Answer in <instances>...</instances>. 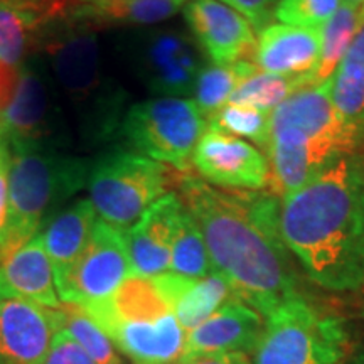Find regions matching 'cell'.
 Returning <instances> with one entry per match:
<instances>
[{"mask_svg":"<svg viewBox=\"0 0 364 364\" xmlns=\"http://www.w3.org/2000/svg\"><path fill=\"white\" fill-rule=\"evenodd\" d=\"M176 188L201 230L213 267L236 299L267 317L299 295L280 231V198L267 191L218 189L191 172H182Z\"/></svg>","mask_w":364,"mask_h":364,"instance_id":"cell-1","label":"cell"},{"mask_svg":"<svg viewBox=\"0 0 364 364\" xmlns=\"http://www.w3.org/2000/svg\"><path fill=\"white\" fill-rule=\"evenodd\" d=\"M287 250L314 284L334 292L364 285V150L349 154L282 199Z\"/></svg>","mask_w":364,"mask_h":364,"instance_id":"cell-2","label":"cell"},{"mask_svg":"<svg viewBox=\"0 0 364 364\" xmlns=\"http://www.w3.org/2000/svg\"><path fill=\"white\" fill-rule=\"evenodd\" d=\"M361 136L341 117L331 98V80L295 91L270 115L268 184L284 199L324 172L338 159L361 150Z\"/></svg>","mask_w":364,"mask_h":364,"instance_id":"cell-3","label":"cell"},{"mask_svg":"<svg viewBox=\"0 0 364 364\" xmlns=\"http://www.w3.org/2000/svg\"><path fill=\"white\" fill-rule=\"evenodd\" d=\"M38 46L58 93L61 91L75 108L85 139L100 144L118 134L127 95L107 78L93 27L71 16L46 27Z\"/></svg>","mask_w":364,"mask_h":364,"instance_id":"cell-4","label":"cell"},{"mask_svg":"<svg viewBox=\"0 0 364 364\" xmlns=\"http://www.w3.org/2000/svg\"><path fill=\"white\" fill-rule=\"evenodd\" d=\"M91 161L63 150H31L7 161L9 233L0 263L38 235L68 199L88 186Z\"/></svg>","mask_w":364,"mask_h":364,"instance_id":"cell-5","label":"cell"},{"mask_svg":"<svg viewBox=\"0 0 364 364\" xmlns=\"http://www.w3.org/2000/svg\"><path fill=\"white\" fill-rule=\"evenodd\" d=\"M181 174L132 150H108L91 161L90 201L100 220L127 231L177 186Z\"/></svg>","mask_w":364,"mask_h":364,"instance_id":"cell-6","label":"cell"},{"mask_svg":"<svg viewBox=\"0 0 364 364\" xmlns=\"http://www.w3.org/2000/svg\"><path fill=\"white\" fill-rule=\"evenodd\" d=\"M70 130L59 93L43 59L19 66L11 102L0 112V161L31 150H61Z\"/></svg>","mask_w":364,"mask_h":364,"instance_id":"cell-7","label":"cell"},{"mask_svg":"<svg viewBox=\"0 0 364 364\" xmlns=\"http://www.w3.org/2000/svg\"><path fill=\"white\" fill-rule=\"evenodd\" d=\"M346 343L339 318L317 312L295 295L265 317L252 364H339Z\"/></svg>","mask_w":364,"mask_h":364,"instance_id":"cell-8","label":"cell"},{"mask_svg":"<svg viewBox=\"0 0 364 364\" xmlns=\"http://www.w3.org/2000/svg\"><path fill=\"white\" fill-rule=\"evenodd\" d=\"M206 127L193 98L156 97L132 105L118 134L132 152L191 172V159Z\"/></svg>","mask_w":364,"mask_h":364,"instance_id":"cell-9","label":"cell"},{"mask_svg":"<svg viewBox=\"0 0 364 364\" xmlns=\"http://www.w3.org/2000/svg\"><path fill=\"white\" fill-rule=\"evenodd\" d=\"M127 51L135 76L156 97L188 98L206 65L193 36L179 29L136 34Z\"/></svg>","mask_w":364,"mask_h":364,"instance_id":"cell-10","label":"cell"},{"mask_svg":"<svg viewBox=\"0 0 364 364\" xmlns=\"http://www.w3.org/2000/svg\"><path fill=\"white\" fill-rule=\"evenodd\" d=\"M130 275L134 268L125 231L98 218L85 252L56 289L58 297L61 304L88 306L110 297Z\"/></svg>","mask_w":364,"mask_h":364,"instance_id":"cell-11","label":"cell"},{"mask_svg":"<svg viewBox=\"0 0 364 364\" xmlns=\"http://www.w3.org/2000/svg\"><path fill=\"white\" fill-rule=\"evenodd\" d=\"M191 164L204 181L228 191H262L270 174L262 150L238 136L213 130L204 132Z\"/></svg>","mask_w":364,"mask_h":364,"instance_id":"cell-12","label":"cell"},{"mask_svg":"<svg viewBox=\"0 0 364 364\" xmlns=\"http://www.w3.org/2000/svg\"><path fill=\"white\" fill-rule=\"evenodd\" d=\"M182 12L191 36L211 63L220 66L255 63V29L233 7L220 0H189Z\"/></svg>","mask_w":364,"mask_h":364,"instance_id":"cell-13","label":"cell"},{"mask_svg":"<svg viewBox=\"0 0 364 364\" xmlns=\"http://www.w3.org/2000/svg\"><path fill=\"white\" fill-rule=\"evenodd\" d=\"M59 331L56 311L24 299L0 302V364H44Z\"/></svg>","mask_w":364,"mask_h":364,"instance_id":"cell-14","label":"cell"},{"mask_svg":"<svg viewBox=\"0 0 364 364\" xmlns=\"http://www.w3.org/2000/svg\"><path fill=\"white\" fill-rule=\"evenodd\" d=\"M181 196L167 193L125 231L127 250L135 275L156 277L171 270V253L182 213Z\"/></svg>","mask_w":364,"mask_h":364,"instance_id":"cell-15","label":"cell"},{"mask_svg":"<svg viewBox=\"0 0 364 364\" xmlns=\"http://www.w3.org/2000/svg\"><path fill=\"white\" fill-rule=\"evenodd\" d=\"M263 324L262 314L248 304L236 297L228 300L203 324L188 332L182 358L209 353H253Z\"/></svg>","mask_w":364,"mask_h":364,"instance_id":"cell-16","label":"cell"},{"mask_svg":"<svg viewBox=\"0 0 364 364\" xmlns=\"http://www.w3.org/2000/svg\"><path fill=\"white\" fill-rule=\"evenodd\" d=\"M321 54V29H302L285 24H268L260 31L255 49L258 70L272 75L306 78L311 76Z\"/></svg>","mask_w":364,"mask_h":364,"instance_id":"cell-17","label":"cell"},{"mask_svg":"<svg viewBox=\"0 0 364 364\" xmlns=\"http://www.w3.org/2000/svg\"><path fill=\"white\" fill-rule=\"evenodd\" d=\"M107 334L122 322H150L172 312V304L156 277L130 275L110 297L80 306Z\"/></svg>","mask_w":364,"mask_h":364,"instance_id":"cell-18","label":"cell"},{"mask_svg":"<svg viewBox=\"0 0 364 364\" xmlns=\"http://www.w3.org/2000/svg\"><path fill=\"white\" fill-rule=\"evenodd\" d=\"M12 299L31 300L49 309L61 306L51 260L39 235L0 263V302Z\"/></svg>","mask_w":364,"mask_h":364,"instance_id":"cell-19","label":"cell"},{"mask_svg":"<svg viewBox=\"0 0 364 364\" xmlns=\"http://www.w3.org/2000/svg\"><path fill=\"white\" fill-rule=\"evenodd\" d=\"M107 336L132 364H177L188 334L174 314H167L150 322H122Z\"/></svg>","mask_w":364,"mask_h":364,"instance_id":"cell-20","label":"cell"},{"mask_svg":"<svg viewBox=\"0 0 364 364\" xmlns=\"http://www.w3.org/2000/svg\"><path fill=\"white\" fill-rule=\"evenodd\" d=\"M98 215L90 199L71 204L41 226L38 235L51 260L56 289L90 243Z\"/></svg>","mask_w":364,"mask_h":364,"instance_id":"cell-21","label":"cell"},{"mask_svg":"<svg viewBox=\"0 0 364 364\" xmlns=\"http://www.w3.org/2000/svg\"><path fill=\"white\" fill-rule=\"evenodd\" d=\"M189 0H110L78 4L73 17L91 27L152 26L184 11Z\"/></svg>","mask_w":364,"mask_h":364,"instance_id":"cell-22","label":"cell"},{"mask_svg":"<svg viewBox=\"0 0 364 364\" xmlns=\"http://www.w3.org/2000/svg\"><path fill=\"white\" fill-rule=\"evenodd\" d=\"M331 98L341 117L358 130L364 150V24L332 76Z\"/></svg>","mask_w":364,"mask_h":364,"instance_id":"cell-23","label":"cell"},{"mask_svg":"<svg viewBox=\"0 0 364 364\" xmlns=\"http://www.w3.org/2000/svg\"><path fill=\"white\" fill-rule=\"evenodd\" d=\"M363 24L361 7L343 4L321 27V54L311 76V86H321L332 80Z\"/></svg>","mask_w":364,"mask_h":364,"instance_id":"cell-24","label":"cell"},{"mask_svg":"<svg viewBox=\"0 0 364 364\" xmlns=\"http://www.w3.org/2000/svg\"><path fill=\"white\" fill-rule=\"evenodd\" d=\"M46 24L38 14L14 0H0V63L19 68L39 43Z\"/></svg>","mask_w":364,"mask_h":364,"instance_id":"cell-25","label":"cell"},{"mask_svg":"<svg viewBox=\"0 0 364 364\" xmlns=\"http://www.w3.org/2000/svg\"><path fill=\"white\" fill-rule=\"evenodd\" d=\"M231 299H235L233 289L225 277L215 270L203 279L191 282L176 302L174 316L188 334Z\"/></svg>","mask_w":364,"mask_h":364,"instance_id":"cell-26","label":"cell"},{"mask_svg":"<svg viewBox=\"0 0 364 364\" xmlns=\"http://www.w3.org/2000/svg\"><path fill=\"white\" fill-rule=\"evenodd\" d=\"M255 71H258V66L253 61H238L228 66L206 63L199 71L193 91V100L203 117L208 120L209 117L220 112L230 102V97L240 81Z\"/></svg>","mask_w":364,"mask_h":364,"instance_id":"cell-27","label":"cell"},{"mask_svg":"<svg viewBox=\"0 0 364 364\" xmlns=\"http://www.w3.org/2000/svg\"><path fill=\"white\" fill-rule=\"evenodd\" d=\"M307 86L309 81L306 78L255 71L240 81L228 103L270 113L287 98L292 97L295 91Z\"/></svg>","mask_w":364,"mask_h":364,"instance_id":"cell-28","label":"cell"},{"mask_svg":"<svg viewBox=\"0 0 364 364\" xmlns=\"http://www.w3.org/2000/svg\"><path fill=\"white\" fill-rule=\"evenodd\" d=\"M59 331H65L97 364H124L113 341L97 322L76 304H61L54 309Z\"/></svg>","mask_w":364,"mask_h":364,"instance_id":"cell-29","label":"cell"},{"mask_svg":"<svg viewBox=\"0 0 364 364\" xmlns=\"http://www.w3.org/2000/svg\"><path fill=\"white\" fill-rule=\"evenodd\" d=\"M169 272L188 277V279H203L215 272L206 241L188 208L182 213L174 243H172Z\"/></svg>","mask_w":364,"mask_h":364,"instance_id":"cell-30","label":"cell"},{"mask_svg":"<svg viewBox=\"0 0 364 364\" xmlns=\"http://www.w3.org/2000/svg\"><path fill=\"white\" fill-rule=\"evenodd\" d=\"M208 130L248 139L267 150L270 142V113L228 103L206 120Z\"/></svg>","mask_w":364,"mask_h":364,"instance_id":"cell-31","label":"cell"},{"mask_svg":"<svg viewBox=\"0 0 364 364\" xmlns=\"http://www.w3.org/2000/svg\"><path fill=\"white\" fill-rule=\"evenodd\" d=\"M339 6L341 0H280L273 17L285 26L321 29Z\"/></svg>","mask_w":364,"mask_h":364,"instance_id":"cell-32","label":"cell"},{"mask_svg":"<svg viewBox=\"0 0 364 364\" xmlns=\"http://www.w3.org/2000/svg\"><path fill=\"white\" fill-rule=\"evenodd\" d=\"M44 364H97L65 331H58Z\"/></svg>","mask_w":364,"mask_h":364,"instance_id":"cell-33","label":"cell"},{"mask_svg":"<svg viewBox=\"0 0 364 364\" xmlns=\"http://www.w3.org/2000/svg\"><path fill=\"white\" fill-rule=\"evenodd\" d=\"M220 2L233 7L252 24L255 31L260 33L268 26L280 0H220Z\"/></svg>","mask_w":364,"mask_h":364,"instance_id":"cell-34","label":"cell"},{"mask_svg":"<svg viewBox=\"0 0 364 364\" xmlns=\"http://www.w3.org/2000/svg\"><path fill=\"white\" fill-rule=\"evenodd\" d=\"M177 364H252L248 353H209L182 358Z\"/></svg>","mask_w":364,"mask_h":364,"instance_id":"cell-35","label":"cell"},{"mask_svg":"<svg viewBox=\"0 0 364 364\" xmlns=\"http://www.w3.org/2000/svg\"><path fill=\"white\" fill-rule=\"evenodd\" d=\"M17 81H19V68L0 63V112L11 102Z\"/></svg>","mask_w":364,"mask_h":364,"instance_id":"cell-36","label":"cell"},{"mask_svg":"<svg viewBox=\"0 0 364 364\" xmlns=\"http://www.w3.org/2000/svg\"><path fill=\"white\" fill-rule=\"evenodd\" d=\"M9 233V188H7V162L0 161V245Z\"/></svg>","mask_w":364,"mask_h":364,"instance_id":"cell-37","label":"cell"},{"mask_svg":"<svg viewBox=\"0 0 364 364\" xmlns=\"http://www.w3.org/2000/svg\"><path fill=\"white\" fill-rule=\"evenodd\" d=\"M348 364H364V353H361V354H356V356L349 359Z\"/></svg>","mask_w":364,"mask_h":364,"instance_id":"cell-38","label":"cell"},{"mask_svg":"<svg viewBox=\"0 0 364 364\" xmlns=\"http://www.w3.org/2000/svg\"><path fill=\"white\" fill-rule=\"evenodd\" d=\"M364 0H344V4H349V6H354V7H361V4Z\"/></svg>","mask_w":364,"mask_h":364,"instance_id":"cell-39","label":"cell"},{"mask_svg":"<svg viewBox=\"0 0 364 364\" xmlns=\"http://www.w3.org/2000/svg\"><path fill=\"white\" fill-rule=\"evenodd\" d=\"M80 4H95V2H110V0H78Z\"/></svg>","mask_w":364,"mask_h":364,"instance_id":"cell-40","label":"cell"},{"mask_svg":"<svg viewBox=\"0 0 364 364\" xmlns=\"http://www.w3.org/2000/svg\"><path fill=\"white\" fill-rule=\"evenodd\" d=\"M361 11H363V17H364V7H361Z\"/></svg>","mask_w":364,"mask_h":364,"instance_id":"cell-41","label":"cell"}]
</instances>
